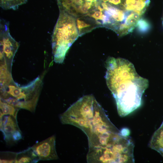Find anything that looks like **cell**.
Returning a JSON list of instances; mask_svg holds the SVG:
<instances>
[{"label":"cell","mask_w":163,"mask_h":163,"mask_svg":"<svg viewBox=\"0 0 163 163\" xmlns=\"http://www.w3.org/2000/svg\"><path fill=\"white\" fill-rule=\"evenodd\" d=\"M60 119L62 123L75 126L85 134L89 150L108 146L120 132L91 94L79 98L60 115Z\"/></svg>","instance_id":"1"},{"label":"cell","mask_w":163,"mask_h":163,"mask_svg":"<svg viewBox=\"0 0 163 163\" xmlns=\"http://www.w3.org/2000/svg\"><path fill=\"white\" fill-rule=\"evenodd\" d=\"M106 67L107 84L115 99L117 108H130L140 104L149 86L148 80L139 76L133 65L123 58L112 60Z\"/></svg>","instance_id":"2"},{"label":"cell","mask_w":163,"mask_h":163,"mask_svg":"<svg viewBox=\"0 0 163 163\" xmlns=\"http://www.w3.org/2000/svg\"><path fill=\"white\" fill-rule=\"evenodd\" d=\"M79 36L75 18L59 11L52 37V52L55 62H63L69 48Z\"/></svg>","instance_id":"3"},{"label":"cell","mask_w":163,"mask_h":163,"mask_svg":"<svg viewBox=\"0 0 163 163\" xmlns=\"http://www.w3.org/2000/svg\"><path fill=\"white\" fill-rule=\"evenodd\" d=\"M5 87L7 89H1V99L11 97L7 100L9 104L18 108L24 109L32 112L34 111L38 97L30 85L21 88L10 83Z\"/></svg>","instance_id":"4"},{"label":"cell","mask_w":163,"mask_h":163,"mask_svg":"<svg viewBox=\"0 0 163 163\" xmlns=\"http://www.w3.org/2000/svg\"><path fill=\"white\" fill-rule=\"evenodd\" d=\"M0 60L11 64L19 46L11 35L9 22L3 19L0 21Z\"/></svg>","instance_id":"5"},{"label":"cell","mask_w":163,"mask_h":163,"mask_svg":"<svg viewBox=\"0 0 163 163\" xmlns=\"http://www.w3.org/2000/svg\"><path fill=\"white\" fill-rule=\"evenodd\" d=\"M31 148L39 160L58 158L56 149V137L54 135L36 143Z\"/></svg>","instance_id":"6"},{"label":"cell","mask_w":163,"mask_h":163,"mask_svg":"<svg viewBox=\"0 0 163 163\" xmlns=\"http://www.w3.org/2000/svg\"><path fill=\"white\" fill-rule=\"evenodd\" d=\"M16 117L10 115H0V129L3 133L4 139L8 144L13 142V134L20 130Z\"/></svg>","instance_id":"7"},{"label":"cell","mask_w":163,"mask_h":163,"mask_svg":"<svg viewBox=\"0 0 163 163\" xmlns=\"http://www.w3.org/2000/svg\"><path fill=\"white\" fill-rule=\"evenodd\" d=\"M150 2V0H126V9L142 15Z\"/></svg>","instance_id":"8"},{"label":"cell","mask_w":163,"mask_h":163,"mask_svg":"<svg viewBox=\"0 0 163 163\" xmlns=\"http://www.w3.org/2000/svg\"><path fill=\"white\" fill-rule=\"evenodd\" d=\"M39 160L31 147L27 150L17 153L16 163H35Z\"/></svg>","instance_id":"9"},{"label":"cell","mask_w":163,"mask_h":163,"mask_svg":"<svg viewBox=\"0 0 163 163\" xmlns=\"http://www.w3.org/2000/svg\"><path fill=\"white\" fill-rule=\"evenodd\" d=\"M27 0H0V5L3 9L16 10L19 6L26 3Z\"/></svg>","instance_id":"10"},{"label":"cell","mask_w":163,"mask_h":163,"mask_svg":"<svg viewBox=\"0 0 163 163\" xmlns=\"http://www.w3.org/2000/svg\"><path fill=\"white\" fill-rule=\"evenodd\" d=\"M18 109L0 100V115H10L17 117Z\"/></svg>","instance_id":"11"},{"label":"cell","mask_w":163,"mask_h":163,"mask_svg":"<svg viewBox=\"0 0 163 163\" xmlns=\"http://www.w3.org/2000/svg\"><path fill=\"white\" fill-rule=\"evenodd\" d=\"M150 142L163 145V121L160 127L154 132Z\"/></svg>","instance_id":"12"},{"label":"cell","mask_w":163,"mask_h":163,"mask_svg":"<svg viewBox=\"0 0 163 163\" xmlns=\"http://www.w3.org/2000/svg\"><path fill=\"white\" fill-rule=\"evenodd\" d=\"M136 27L140 33H145L148 32L150 28V25L146 20L140 18L137 22Z\"/></svg>","instance_id":"13"},{"label":"cell","mask_w":163,"mask_h":163,"mask_svg":"<svg viewBox=\"0 0 163 163\" xmlns=\"http://www.w3.org/2000/svg\"></svg>","instance_id":"14"}]
</instances>
